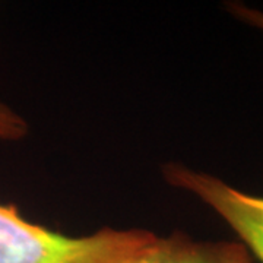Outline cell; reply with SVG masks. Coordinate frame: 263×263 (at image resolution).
Returning a JSON list of instances; mask_svg holds the SVG:
<instances>
[{
    "label": "cell",
    "instance_id": "6da1fadb",
    "mask_svg": "<svg viewBox=\"0 0 263 263\" xmlns=\"http://www.w3.org/2000/svg\"><path fill=\"white\" fill-rule=\"evenodd\" d=\"M154 235L141 228H103L70 237L25 219L13 203H0V263H122Z\"/></svg>",
    "mask_w": 263,
    "mask_h": 263
},
{
    "label": "cell",
    "instance_id": "7a4b0ae2",
    "mask_svg": "<svg viewBox=\"0 0 263 263\" xmlns=\"http://www.w3.org/2000/svg\"><path fill=\"white\" fill-rule=\"evenodd\" d=\"M164 177L171 186L195 195L227 222L254 260L263 263V196L247 193L205 171L168 164Z\"/></svg>",
    "mask_w": 263,
    "mask_h": 263
},
{
    "label": "cell",
    "instance_id": "3957f363",
    "mask_svg": "<svg viewBox=\"0 0 263 263\" xmlns=\"http://www.w3.org/2000/svg\"><path fill=\"white\" fill-rule=\"evenodd\" d=\"M122 263H254V259L238 240H195L177 231L168 237L154 235Z\"/></svg>",
    "mask_w": 263,
    "mask_h": 263
},
{
    "label": "cell",
    "instance_id": "277c9868",
    "mask_svg": "<svg viewBox=\"0 0 263 263\" xmlns=\"http://www.w3.org/2000/svg\"><path fill=\"white\" fill-rule=\"evenodd\" d=\"M27 123L25 120L8 108L5 104L0 103V139L5 141H16L27 135Z\"/></svg>",
    "mask_w": 263,
    "mask_h": 263
},
{
    "label": "cell",
    "instance_id": "5b68a950",
    "mask_svg": "<svg viewBox=\"0 0 263 263\" xmlns=\"http://www.w3.org/2000/svg\"><path fill=\"white\" fill-rule=\"evenodd\" d=\"M227 10L234 16L235 19L241 21L243 24L252 27V28L259 29L263 32V10L247 6L245 3L240 2H233L227 3Z\"/></svg>",
    "mask_w": 263,
    "mask_h": 263
}]
</instances>
